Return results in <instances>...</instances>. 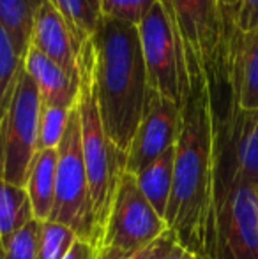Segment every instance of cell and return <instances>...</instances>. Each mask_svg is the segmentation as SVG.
<instances>
[{"mask_svg": "<svg viewBox=\"0 0 258 259\" xmlns=\"http://www.w3.org/2000/svg\"><path fill=\"white\" fill-rule=\"evenodd\" d=\"M217 154L214 115L207 79L191 81L180 106L175 141L172 196L165 222L179 245L200 259H216L217 250Z\"/></svg>", "mask_w": 258, "mask_h": 259, "instance_id": "6da1fadb", "label": "cell"}, {"mask_svg": "<svg viewBox=\"0 0 258 259\" xmlns=\"http://www.w3.org/2000/svg\"><path fill=\"white\" fill-rule=\"evenodd\" d=\"M90 45L101 120L106 136L126 155L143 116L149 92L138 27L103 16Z\"/></svg>", "mask_w": 258, "mask_h": 259, "instance_id": "7a4b0ae2", "label": "cell"}, {"mask_svg": "<svg viewBox=\"0 0 258 259\" xmlns=\"http://www.w3.org/2000/svg\"><path fill=\"white\" fill-rule=\"evenodd\" d=\"M82 134V152L90 185L94 215V247L99 242L112 210L121 175L126 171V155L106 136L94 89V52L90 39L80 55V94L76 103Z\"/></svg>", "mask_w": 258, "mask_h": 259, "instance_id": "3957f363", "label": "cell"}, {"mask_svg": "<svg viewBox=\"0 0 258 259\" xmlns=\"http://www.w3.org/2000/svg\"><path fill=\"white\" fill-rule=\"evenodd\" d=\"M172 20L186 53L190 81L219 78L227 52L217 0H159Z\"/></svg>", "mask_w": 258, "mask_h": 259, "instance_id": "277c9868", "label": "cell"}, {"mask_svg": "<svg viewBox=\"0 0 258 259\" xmlns=\"http://www.w3.org/2000/svg\"><path fill=\"white\" fill-rule=\"evenodd\" d=\"M168 229L151 206L133 173L121 175L106 226L96 243V259H128Z\"/></svg>", "mask_w": 258, "mask_h": 259, "instance_id": "5b68a950", "label": "cell"}, {"mask_svg": "<svg viewBox=\"0 0 258 259\" xmlns=\"http://www.w3.org/2000/svg\"><path fill=\"white\" fill-rule=\"evenodd\" d=\"M55 205L50 221L71 228L78 238L94 245V215L90 185L82 152L80 116L76 106L71 109L62 141L57 148Z\"/></svg>", "mask_w": 258, "mask_h": 259, "instance_id": "8992f818", "label": "cell"}, {"mask_svg": "<svg viewBox=\"0 0 258 259\" xmlns=\"http://www.w3.org/2000/svg\"><path fill=\"white\" fill-rule=\"evenodd\" d=\"M41 96L23 69L6 113L0 118V180L25 187L38 154Z\"/></svg>", "mask_w": 258, "mask_h": 259, "instance_id": "52a82bcc", "label": "cell"}, {"mask_svg": "<svg viewBox=\"0 0 258 259\" xmlns=\"http://www.w3.org/2000/svg\"><path fill=\"white\" fill-rule=\"evenodd\" d=\"M149 89L182 106L191 90L186 53L165 7L158 0L138 25Z\"/></svg>", "mask_w": 258, "mask_h": 259, "instance_id": "ba28073f", "label": "cell"}, {"mask_svg": "<svg viewBox=\"0 0 258 259\" xmlns=\"http://www.w3.org/2000/svg\"><path fill=\"white\" fill-rule=\"evenodd\" d=\"M216 259H258V187L234 184L217 208Z\"/></svg>", "mask_w": 258, "mask_h": 259, "instance_id": "9c48e42d", "label": "cell"}, {"mask_svg": "<svg viewBox=\"0 0 258 259\" xmlns=\"http://www.w3.org/2000/svg\"><path fill=\"white\" fill-rule=\"evenodd\" d=\"M180 127V106L149 89L141 122L126 152V171L138 175L175 147Z\"/></svg>", "mask_w": 258, "mask_h": 259, "instance_id": "30bf717a", "label": "cell"}, {"mask_svg": "<svg viewBox=\"0 0 258 259\" xmlns=\"http://www.w3.org/2000/svg\"><path fill=\"white\" fill-rule=\"evenodd\" d=\"M89 41V39H87ZM85 45L50 0L43 4L34 20L30 46L59 64L69 76L80 79V55Z\"/></svg>", "mask_w": 258, "mask_h": 259, "instance_id": "8fae6325", "label": "cell"}, {"mask_svg": "<svg viewBox=\"0 0 258 259\" xmlns=\"http://www.w3.org/2000/svg\"><path fill=\"white\" fill-rule=\"evenodd\" d=\"M223 74L242 111L258 109V28L248 34L235 32L227 41Z\"/></svg>", "mask_w": 258, "mask_h": 259, "instance_id": "7c38bea8", "label": "cell"}, {"mask_svg": "<svg viewBox=\"0 0 258 259\" xmlns=\"http://www.w3.org/2000/svg\"><path fill=\"white\" fill-rule=\"evenodd\" d=\"M25 71L34 79L43 104L72 109L78 103L80 79L69 76L59 64L32 46L25 55Z\"/></svg>", "mask_w": 258, "mask_h": 259, "instance_id": "4fadbf2b", "label": "cell"}, {"mask_svg": "<svg viewBox=\"0 0 258 259\" xmlns=\"http://www.w3.org/2000/svg\"><path fill=\"white\" fill-rule=\"evenodd\" d=\"M57 150H38L32 160L25 189L38 221H50L55 205Z\"/></svg>", "mask_w": 258, "mask_h": 259, "instance_id": "5bb4252c", "label": "cell"}, {"mask_svg": "<svg viewBox=\"0 0 258 259\" xmlns=\"http://www.w3.org/2000/svg\"><path fill=\"white\" fill-rule=\"evenodd\" d=\"M173 160H175V147L166 150L159 159L149 164L138 175H134L141 194L163 219L166 215V208H168L170 196H172Z\"/></svg>", "mask_w": 258, "mask_h": 259, "instance_id": "9a60e30c", "label": "cell"}, {"mask_svg": "<svg viewBox=\"0 0 258 259\" xmlns=\"http://www.w3.org/2000/svg\"><path fill=\"white\" fill-rule=\"evenodd\" d=\"M45 2L46 0H0V21L23 60L30 48L34 20Z\"/></svg>", "mask_w": 258, "mask_h": 259, "instance_id": "2e32d148", "label": "cell"}, {"mask_svg": "<svg viewBox=\"0 0 258 259\" xmlns=\"http://www.w3.org/2000/svg\"><path fill=\"white\" fill-rule=\"evenodd\" d=\"M34 217L27 189L0 180V259L9 238Z\"/></svg>", "mask_w": 258, "mask_h": 259, "instance_id": "e0dca14e", "label": "cell"}, {"mask_svg": "<svg viewBox=\"0 0 258 259\" xmlns=\"http://www.w3.org/2000/svg\"><path fill=\"white\" fill-rule=\"evenodd\" d=\"M23 69L25 60L18 55L13 39L0 21V118L13 99Z\"/></svg>", "mask_w": 258, "mask_h": 259, "instance_id": "ac0fdd59", "label": "cell"}, {"mask_svg": "<svg viewBox=\"0 0 258 259\" xmlns=\"http://www.w3.org/2000/svg\"><path fill=\"white\" fill-rule=\"evenodd\" d=\"M50 2L83 41L92 37L103 18L101 0H50Z\"/></svg>", "mask_w": 258, "mask_h": 259, "instance_id": "d6986e66", "label": "cell"}, {"mask_svg": "<svg viewBox=\"0 0 258 259\" xmlns=\"http://www.w3.org/2000/svg\"><path fill=\"white\" fill-rule=\"evenodd\" d=\"M76 240L78 235L71 228L55 221H43L39 259H64Z\"/></svg>", "mask_w": 258, "mask_h": 259, "instance_id": "ffe728a7", "label": "cell"}, {"mask_svg": "<svg viewBox=\"0 0 258 259\" xmlns=\"http://www.w3.org/2000/svg\"><path fill=\"white\" fill-rule=\"evenodd\" d=\"M69 113H71V109L67 108L41 104L38 150H57L59 148L65 125H67Z\"/></svg>", "mask_w": 258, "mask_h": 259, "instance_id": "44dd1931", "label": "cell"}, {"mask_svg": "<svg viewBox=\"0 0 258 259\" xmlns=\"http://www.w3.org/2000/svg\"><path fill=\"white\" fill-rule=\"evenodd\" d=\"M41 242V221L32 219L18 229L4 247L2 259H39Z\"/></svg>", "mask_w": 258, "mask_h": 259, "instance_id": "7402d4cb", "label": "cell"}, {"mask_svg": "<svg viewBox=\"0 0 258 259\" xmlns=\"http://www.w3.org/2000/svg\"><path fill=\"white\" fill-rule=\"evenodd\" d=\"M156 4L158 0H101V14L138 27Z\"/></svg>", "mask_w": 258, "mask_h": 259, "instance_id": "603a6c76", "label": "cell"}, {"mask_svg": "<svg viewBox=\"0 0 258 259\" xmlns=\"http://www.w3.org/2000/svg\"><path fill=\"white\" fill-rule=\"evenodd\" d=\"M177 243L175 235L170 229H166L163 235H159L154 242H151L147 247H143L141 250H138L136 254L129 256L128 259H165L172 252L173 245Z\"/></svg>", "mask_w": 258, "mask_h": 259, "instance_id": "cb8c5ba5", "label": "cell"}, {"mask_svg": "<svg viewBox=\"0 0 258 259\" xmlns=\"http://www.w3.org/2000/svg\"><path fill=\"white\" fill-rule=\"evenodd\" d=\"M219 2L221 18L225 25V42L230 41L232 35L237 32V20L241 13L242 0H217Z\"/></svg>", "mask_w": 258, "mask_h": 259, "instance_id": "d4e9b609", "label": "cell"}, {"mask_svg": "<svg viewBox=\"0 0 258 259\" xmlns=\"http://www.w3.org/2000/svg\"><path fill=\"white\" fill-rule=\"evenodd\" d=\"M258 28V0H242L237 20V32L248 34Z\"/></svg>", "mask_w": 258, "mask_h": 259, "instance_id": "484cf974", "label": "cell"}, {"mask_svg": "<svg viewBox=\"0 0 258 259\" xmlns=\"http://www.w3.org/2000/svg\"><path fill=\"white\" fill-rule=\"evenodd\" d=\"M64 259H96V249L90 242L78 238Z\"/></svg>", "mask_w": 258, "mask_h": 259, "instance_id": "4316f807", "label": "cell"}, {"mask_svg": "<svg viewBox=\"0 0 258 259\" xmlns=\"http://www.w3.org/2000/svg\"><path fill=\"white\" fill-rule=\"evenodd\" d=\"M165 259H200L196 254H193L191 250H188L186 247L179 245V243H175L172 249V252L168 254Z\"/></svg>", "mask_w": 258, "mask_h": 259, "instance_id": "83f0119b", "label": "cell"}]
</instances>
